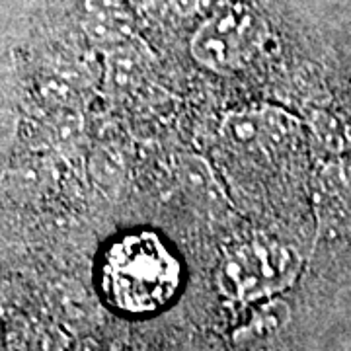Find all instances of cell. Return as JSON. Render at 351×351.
<instances>
[{
  "instance_id": "1",
  "label": "cell",
  "mask_w": 351,
  "mask_h": 351,
  "mask_svg": "<svg viewBox=\"0 0 351 351\" xmlns=\"http://www.w3.org/2000/svg\"><path fill=\"white\" fill-rule=\"evenodd\" d=\"M106 285L121 308L151 311L178 285V263L156 237H129L108 254Z\"/></svg>"
}]
</instances>
